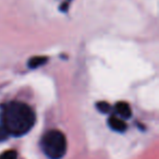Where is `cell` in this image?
<instances>
[{"label": "cell", "instance_id": "1", "mask_svg": "<svg viewBox=\"0 0 159 159\" xmlns=\"http://www.w3.org/2000/svg\"><path fill=\"white\" fill-rule=\"evenodd\" d=\"M36 121L34 110L21 102H10L1 106L0 124L8 133L14 137L23 136L32 130Z\"/></svg>", "mask_w": 159, "mask_h": 159}, {"label": "cell", "instance_id": "2", "mask_svg": "<svg viewBox=\"0 0 159 159\" xmlns=\"http://www.w3.org/2000/svg\"><path fill=\"white\" fill-rule=\"evenodd\" d=\"M40 145L49 159H61L66 152V139L59 130H50L45 133Z\"/></svg>", "mask_w": 159, "mask_h": 159}, {"label": "cell", "instance_id": "3", "mask_svg": "<svg viewBox=\"0 0 159 159\" xmlns=\"http://www.w3.org/2000/svg\"><path fill=\"white\" fill-rule=\"evenodd\" d=\"M108 124L110 129H112L116 132H124L126 130V124L124 120H122L118 116H110L108 119Z\"/></svg>", "mask_w": 159, "mask_h": 159}, {"label": "cell", "instance_id": "4", "mask_svg": "<svg viewBox=\"0 0 159 159\" xmlns=\"http://www.w3.org/2000/svg\"><path fill=\"white\" fill-rule=\"evenodd\" d=\"M116 111H117V115L119 116V118H121L122 120L130 119L131 115H132V111H131L129 104L124 102H120L116 105Z\"/></svg>", "mask_w": 159, "mask_h": 159}, {"label": "cell", "instance_id": "5", "mask_svg": "<svg viewBox=\"0 0 159 159\" xmlns=\"http://www.w3.org/2000/svg\"><path fill=\"white\" fill-rule=\"evenodd\" d=\"M47 61V58L46 57H43V56H36V57H33L30 59L29 61V66L31 69H37L39 68L40 66L45 64Z\"/></svg>", "mask_w": 159, "mask_h": 159}, {"label": "cell", "instance_id": "6", "mask_svg": "<svg viewBox=\"0 0 159 159\" xmlns=\"http://www.w3.org/2000/svg\"><path fill=\"white\" fill-rule=\"evenodd\" d=\"M18 158V152L14 149H9L3 152L0 155V159H16Z\"/></svg>", "mask_w": 159, "mask_h": 159}, {"label": "cell", "instance_id": "7", "mask_svg": "<svg viewBox=\"0 0 159 159\" xmlns=\"http://www.w3.org/2000/svg\"><path fill=\"white\" fill-rule=\"evenodd\" d=\"M96 106H97V109L102 113H108L109 111H110V106H109V104H107L106 102H98Z\"/></svg>", "mask_w": 159, "mask_h": 159}, {"label": "cell", "instance_id": "8", "mask_svg": "<svg viewBox=\"0 0 159 159\" xmlns=\"http://www.w3.org/2000/svg\"><path fill=\"white\" fill-rule=\"evenodd\" d=\"M8 136H9V135H8V133L6 132L5 129H3L2 126H1V124H0V142L5 141Z\"/></svg>", "mask_w": 159, "mask_h": 159}]
</instances>
